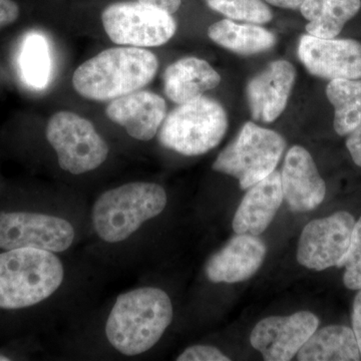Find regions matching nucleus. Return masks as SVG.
<instances>
[{
	"label": "nucleus",
	"instance_id": "32",
	"mask_svg": "<svg viewBox=\"0 0 361 361\" xmlns=\"http://www.w3.org/2000/svg\"><path fill=\"white\" fill-rule=\"evenodd\" d=\"M11 360V358L8 356L4 355H0V361H8Z\"/></svg>",
	"mask_w": 361,
	"mask_h": 361
},
{
	"label": "nucleus",
	"instance_id": "28",
	"mask_svg": "<svg viewBox=\"0 0 361 361\" xmlns=\"http://www.w3.org/2000/svg\"><path fill=\"white\" fill-rule=\"evenodd\" d=\"M346 147L355 165L361 167V125L348 135Z\"/></svg>",
	"mask_w": 361,
	"mask_h": 361
},
{
	"label": "nucleus",
	"instance_id": "29",
	"mask_svg": "<svg viewBox=\"0 0 361 361\" xmlns=\"http://www.w3.org/2000/svg\"><path fill=\"white\" fill-rule=\"evenodd\" d=\"M353 330L355 332L356 341H357L358 346H360L361 355V289L356 294L355 301H353Z\"/></svg>",
	"mask_w": 361,
	"mask_h": 361
},
{
	"label": "nucleus",
	"instance_id": "24",
	"mask_svg": "<svg viewBox=\"0 0 361 361\" xmlns=\"http://www.w3.org/2000/svg\"><path fill=\"white\" fill-rule=\"evenodd\" d=\"M207 6L231 20L265 25L272 20V11L262 0H206Z\"/></svg>",
	"mask_w": 361,
	"mask_h": 361
},
{
	"label": "nucleus",
	"instance_id": "21",
	"mask_svg": "<svg viewBox=\"0 0 361 361\" xmlns=\"http://www.w3.org/2000/svg\"><path fill=\"white\" fill-rule=\"evenodd\" d=\"M208 35L216 44L228 51L252 56L269 51L276 44L274 33L257 25H239L231 20H223L211 25Z\"/></svg>",
	"mask_w": 361,
	"mask_h": 361
},
{
	"label": "nucleus",
	"instance_id": "13",
	"mask_svg": "<svg viewBox=\"0 0 361 361\" xmlns=\"http://www.w3.org/2000/svg\"><path fill=\"white\" fill-rule=\"evenodd\" d=\"M296 71L287 61H275L249 80L247 102L253 120L272 123L283 113L295 84Z\"/></svg>",
	"mask_w": 361,
	"mask_h": 361
},
{
	"label": "nucleus",
	"instance_id": "17",
	"mask_svg": "<svg viewBox=\"0 0 361 361\" xmlns=\"http://www.w3.org/2000/svg\"><path fill=\"white\" fill-rule=\"evenodd\" d=\"M283 200L281 173L275 170L249 188L235 213L232 223L234 232L254 236L262 234L274 219Z\"/></svg>",
	"mask_w": 361,
	"mask_h": 361
},
{
	"label": "nucleus",
	"instance_id": "8",
	"mask_svg": "<svg viewBox=\"0 0 361 361\" xmlns=\"http://www.w3.org/2000/svg\"><path fill=\"white\" fill-rule=\"evenodd\" d=\"M102 23L116 44L141 49L167 44L177 32L172 14L139 1L111 4L104 9Z\"/></svg>",
	"mask_w": 361,
	"mask_h": 361
},
{
	"label": "nucleus",
	"instance_id": "3",
	"mask_svg": "<svg viewBox=\"0 0 361 361\" xmlns=\"http://www.w3.org/2000/svg\"><path fill=\"white\" fill-rule=\"evenodd\" d=\"M65 280V267L52 252L35 248L0 253V310H20L47 300Z\"/></svg>",
	"mask_w": 361,
	"mask_h": 361
},
{
	"label": "nucleus",
	"instance_id": "12",
	"mask_svg": "<svg viewBox=\"0 0 361 361\" xmlns=\"http://www.w3.org/2000/svg\"><path fill=\"white\" fill-rule=\"evenodd\" d=\"M298 56L314 77L330 80L361 78V44L357 40L303 35L299 39Z\"/></svg>",
	"mask_w": 361,
	"mask_h": 361
},
{
	"label": "nucleus",
	"instance_id": "23",
	"mask_svg": "<svg viewBox=\"0 0 361 361\" xmlns=\"http://www.w3.org/2000/svg\"><path fill=\"white\" fill-rule=\"evenodd\" d=\"M21 71L27 84L44 89L51 77V56L49 44L42 35H28L23 47Z\"/></svg>",
	"mask_w": 361,
	"mask_h": 361
},
{
	"label": "nucleus",
	"instance_id": "19",
	"mask_svg": "<svg viewBox=\"0 0 361 361\" xmlns=\"http://www.w3.org/2000/svg\"><path fill=\"white\" fill-rule=\"evenodd\" d=\"M296 355L300 361L361 360L355 332L344 325L316 329Z\"/></svg>",
	"mask_w": 361,
	"mask_h": 361
},
{
	"label": "nucleus",
	"instance_id": "26",
	"mask_svg": "<svg viewBox=\"0 0 361 361\" xmlns=\"http://www.w3.org/2000/svg\"><path fill=\"white\" fill-rule=\"evenodd\" d=\"M178 361H230L219 349L210 345H193L185 349L177 358Z\"/></svg>",
	"mask_w": 361,
	"mask_h": 361
},
{
	"label": "nucleus",
	"instance_id": "31",
	"mask_svg": "<svg viewBox=\"0 0 361 361\" xmlns=\"http://www.w3.org/2000/svg\"><path fill=\"white\" fill-rule=\"evenodd\" d=\"M266 1L272 4V6L281 7V8L297 11V9L300 8L305 0H266Z\"/></svg>",
	"mask_w": 361,
	"mask_h": 361
},
{
	"label": "nucleus",
	"instance_id": "15",
	"mask_svg": "<svg viewBox=\"0 0 361 361\" xmlns=\"http://www.w3.org/2000/svg\"><path fill=\"white\" fill-rule=\"evenodd\" d=\"M267 248L257 236L237 234L205 266L207 278L213 283H238L250 279L260 269Z\"/></svg>",
	"mask_w": 361,
	"mask_h": 361
},
{
	"label": "nucleus",
	"instance_id": "4",
	"mask_svg": "<svg viewBox=\"0 0 361 361\" xmlns=\"http://www.w3.org/2000/svg\"><path fill=\"white\" fill-rule=\"evenodd\" d=\"M168 195L160 185L132 182L104 192L94 202L92 223L97 237L106 243L129 239L147 221L160 215Z\"/></svg>",
	"mask_w": 361,
	"mask_h": 361
},
{
	"label": "nucleus",
	"instance_id": "25",
	"mask_svg": "<svg viewBox=\"0 0 361 361\" xmlns=\"http://www.w3.org/2000/svg\"><path fill=\"white\" fill-rule=\"evenodd\" d=\"M345 268L343 283L350 290L361 289V217L356 221L351 236L350 245L342 263Z\"/></svg>",
	"mask_w": 361,
	"mask_h": 361
},
{
	"label": "nucleus",
	"instance_id": "6",
	"mask_svg": "<svg viewBox=\"0 0 361 361\" xmlns=\"http://www.w3.org/2000/svg\"><path fill=\"white\" fill-rule=\"evenodd\" d=\"M285 147L284 137L275 130L247 122L214 161L213 170L236 178L240 188L248 190L275 171Z\"/></svg>",
	"mask_w": 361,
	"mask_h": 361
},
{
	"label": "nucleus",
	"instance_id": "18",
	"mask_svg": "<svg viewBox=\"0 0 361 361\" xmlns=\"http://www.w3.org/2000/svg\"><path fill=\"white\" fill-rule=\"evenodd\" d=\"M163 80L166 97L176 104H182L215 89L221 77L204 59L188 56L169 66Z\"/></svg>",
	"mask_w": 361,
	"mask_h": 361
},
{
	"label": "nucleus",
	"instance_id": "10",
	"mask_svg": "<svg viewBox=\"0 0 361 361\" xmlns=\"http://www.w3.org/2000/svg\"><path fill=\"white\" fill-rule=\"evenodd\" d=\"M355 222V217L345 211L311 221L304 227L299 239V264L315 271L342 267Z\"/></svg>",
	"mask_w": 361,
	"mask_h": 361
},
{
	"label": "nucleus",
	"instance_id": "1",
	"mask_svg": "<svg viewBox=\"0 0 361 361\" xmlns=\"http://www.w3.org/2000/svg\"><path fill=\"white\" fill-rule=\"evenodd\" d=\"M174 317L172 301L157 287H140L116 297L106 319L109 343L121 355L137 356L160 341Z\"/></svg>",
	"mask_w": 361,
	"mask_h": 361
},
{
	"label": "nucleus",
	"instance_id": "7",
	"mask_svg": "<svg viewBox=\"0 0 361 361\" xmlns=\"http://www.w3.org/2000/svg\"><path fill=\"white\" fill-rule=\"evenodd\" d=\"M47 142L58 156L59 167L82 175L101 167L108 159V142L90 121L70 111L54 114L45 129Z\"/></svg>",
	"mask_w": 361,
	"mask_h": 361
},
{
	"label": "nucleus",
	"instance_id": "16",
	"mask_svg": "<svg viewBox=\"0 0 361 361\" xmlns=\"http://www.w3.org/2000/svg\"><path fill=\"white\" fill-rule=\"evenodd\" d=\"M106 116L133 139L148 142L158 135L167 116V104L155 92L137 90L111 101Z\"/></svg>",
	"mask_w": 361,
	"mask_h": 361
},
{
	"label": "nucleus",
	"instance_id": "27",
	"mask_svg": "<svg viewBox=\"0 0 361 361\" xmlns=\"http://www.w3.org/2000/svg\"><path fill=\"white\" fill-rule=\"evenodd\" d=\"M20 13V6L16 1L0 0V30L16 23Z\"/></svg>",
	"mask_w": 361,
	"mask_h": 361
},
{
	"label": "nucleus",
	"instance_id": "5",
	"mask_svg": "<svg viewBox=\"0 0 361 361\" xmlns=\"http://www.w3.org/2000/svg\"><path fill=\"white\" fill-rule=\"evenodd\" d=\"M227 114L222 104L201 96L166 116L158 132L161 146L180 155H204L216 148L227 132Z\"/></svg>",
	"mask_w": 361,
	"mask_h": 361
},
{
	"label": "nucleus",
	"instance_id": "14",
	"mask_svg": "<svg viewBox=\"0 0 361 361\" xmlns=\"http://www.w3.org/2000/svg\"><path fill=\"white\" fill-rule=\"evenodd\" d=\"M284 200L292 212L304 213L322 205L326 195L322 179L310 152L293 146L285 157L281 172Z\"/></svg>",
	"mask_w": 361,
	"mask_h": 361
},
{
	"label": "nucleus",
	"instance_id": "9",
	"mask_svg": "<svg viewBox=\"0 0 361 361\" xmlns=\"http://www.w3.org/2000/svg\"><path fill=\"white\" fill-rule=\"evenodd\" d=\"M75 238L73 226L56 216L25 211L0 213V249L35 248L61 253Z\"/></svg>",
	"mask_w": 361,
	"mask_h": 361
},
{
	"label": "nucleus",
	"instance_id": "30",
	"mask_svg": "<svg viewBox=\"0 0 361 361\" xmlns=\"http://www.w3.org/2000/svg\"><path fill=\"white\" fill-rule=\"evenodd\" d=\"M137 1L164 9L171 14L175 13L182 4V0H137Z\"/></svg>",
	"mask_w": 361,
	"mask_h": 361
},
{
	"label": "nucleus",
	"instance_id": "20",
	"mask_svg": "<svg viewBox=\"0 0 361 361\" xmlns=\"http://www.w3.org/2000/svg\"><path fill=\"white\" fill-rule=\"evenodd\" d=\"M360 8L361 0H305L299 11L310 21L308 35L329 39H336Z\"/></svg>",
	"mask_w": 361,
	"mask_h": 361
},
{
	"label": "nucleus",
	"instance_id": "2",
	"mask_svg": "<svg viewBox=\"0 0 361 361\" xmlns=\"http://www.w3.org/2000/svg\"><path fill=\"white\" fill-rule=\"evenodd\" d=\"M158 68V59L148 49L113 47L78 66L73 75V89L90 101H113L146 87Z\"/></svg>",
	"mask_w": 361,
	"mask_h": 361
},
{
	"label": "nucleus",
	"instance_id": "11",
	"mask_svg": "<svg viewBox=\"0 0 361 361\" xmlns=\"http://www.w3.org/2000/svg\"><path fill=\"white\" fill-rule=\"evenodd\" d=\"M319 326L317 316L299 311L289 316H270L256 324L250 342L266 361H288Z\"/></svg>",
	"mask_w": 361,
	"mask_h": 361
},
{
	"label": "nucleus",
	"instance_id": "22",
	"mask_svg": "<svg viewBox=\"0 0 361 361\" xmlns=\"http://www.w3.org/2000/svg\"><path fill=\"white\" fill-rule=\"evenodd\" d=\"M326 96L334 106V130L348 135L361 125V80L336 78L330 80Z\"/></svg>",
	"mask_w": 361,
	"mask_h": 361
}]
</instances>
